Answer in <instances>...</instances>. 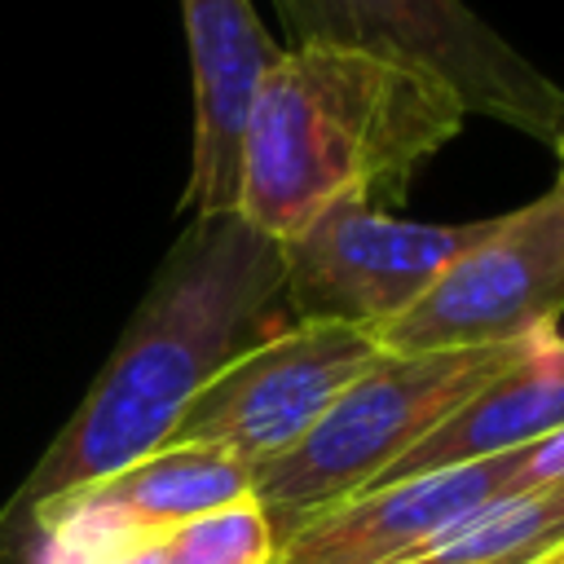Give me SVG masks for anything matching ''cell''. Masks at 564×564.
I'll list each match as a JSON object with an SVG mask.
<instances>
[{"mask_svg": "<svg viewBox=\"0 0 564 564\" xmlns=\"http://www.w3.org/2000/svg\"><path fill=\"white\" fill-rule=\"evenodd\" d=\"M564 427V335H538L533 348L485 383L467 405H458L432 436H423L405 458H397L370 489L427 476L441 467H463L524 449Z\"/></svg>", "mask_w": 564, "mask_h": 564, "instance_id": "cell-11", "label": "cell"}, {"mask_svg": "<svg viewBox=\"0 0 564 564\" xmlns=\"http://www.w3.org/2000/svg\"><path fill=\"white\" fill-rule=\"evenodd\" d=\"M529 348L533 339L494 348L379 352L304 432V441L251 467V502L269 520L273 546L313 516L366 494L397 458H405Z\"/></svg>", "mask_w": 564, "mask_h": 564, "instance_id": "cell-3", "label": "cell"}, {"mask_svg": "<svg viewBox=\"0 0 564 564\" xmlns=\"http://www.w3.org/2000/svg\"><path fill=\"white\" fill-rule=\"evenodd\" d=\"M370 330L286 322L238 352L176 419L163 445H207L247 471L286 454L330 401L379 357Z\"/></svg>", "mask_w": 564, "mask_h": 564, "instance_id": "cell-7", "label": "cell"}, {"mask_svg": "<svg viewBox=\"0 0 564 564\" xmlns=\"http://www.w3.org/2000/svg\"><path fill=\"white\" fill-rule=\"evenodd\" d=\"M463 123L467 106L423 70L335 44H282L247 106L234 212L273 242L339 198L392 212Z\"/></svg>", "mask_w": 564, "mask_h": 564, "instance_id": "cell-2", "label": "cell"}, {"mask_svg": "<svg viewBox=\"0 0 564 564\" xmlns=\"http://www.w3.org/2000/svg\"><path fill=\"white\" fill-rule=\"evenodd\" d=\"M172 564H269L273 529L251 498L194 516L163 533Z\"/></svg>", "mask_w": 564, "mask_h": 564, "instance_id": "cell-13", "label": "cell"}, {"mask_svg": "<svg viewBox=\"0 0 564 564\" xmlns=\"http://www.w3.org/2000/svg\"><path fill=\"white\" fill-rule=\"evenodd\" d=\"M494 220L419 225L366 203L322 207L282 251V304L291 322H335L383 330L414 308L427 286L489 234Z\"/></svg>", "mask_w": 564, "mask_h": 564, "instance_id": "cell-5", "label": "cell"}, {"mask_svg": "<svg viewBox=\"0 0 564 564\" xmlns=\"http://www.w3.org/2000/svg\"><path fill=\"white\" fill-rule=\"evenodd\" d=\"M106 564H172V555H167L163 538H150V542H137V546H128V551L110 555Z\"/></svg>", "mask_w": 564, "mask_h": 564, "instance_id": "cell-14", "label": "cell"}, {"mask_svg": "<svg viewBox=\"0 0 564 564\" xmlns=\"http://www.w3.org/2000/svg\"><path fill=\"white\" fill-rule=\"evenodd\" d=\"M502 494H520L516 449L366 489L286 533L269 564H397Z\"/></svg>", "mask_w": 564, "mask_h": 564, "instance_id": "cell-9", "label": "cell"}, {"mask_svg": "<svg viewBox=\"0 0 564 564\" xmlns=\"http://www.w3.org/2000/svg\"><path fill=\"white\" fill-rule=\"evenodd\" d=\"M194 70V154L181 212L220 216L238 203V141L260 75L282 44L264 31L251 0H181Z\"/></svg>", "mask_w": 564, "mask_h": 564, "instance_id": "cell-10", "label": "cell"}, {"mask_svg": "<svg viewBox=\"0 0 564 564\" xmlns=\"http://www.w3.org/2000/svg\"><path fill=\"white\" fill-rule=\"evenodd\" d=\"M564 555V485L502 494L397 564H551Z\"/></svg>", "mask_w": 564, "mask_h": 564, "instance_id": "cell-12", "label": "cell"}, {"mask_svg": "<svg viewBox=\"0 0 564 564\" xmlns=\"http://www.w3.org/2000/svg\"><path fill=\"white\" fill-rule=\"evenodd\" d=\"M291 44H335L441 79L467 115L542 145L564 132V88L520 57L463 0H273Z\"/></svg>", "mask_w": 564, "mask_h": 564, "instance_id": "cell-4", "label": "cell"}, {"mask_svg": "<svg viewBox=\"0 0 564 564\" xmlns=\"http://www.w3.org/2000/svg\"><path fill=\"white\" fill-rule=\"evenodd\" d=\"M282 304V251L238 212L194 216L163 256L79 410L0 511V564H18L31 520L163 449L189 401L256 339Z\"/></svg>", "mask_w": 564, "mask_h": 564, "instance_id": "cell-1", "label": "cell"}, {"mask_svg": "<svg viewBox=\"0 0 564 564\" xmlns=\"http://www.w3.org/2000/svg\"><path fill=\"white\" fill-rule=\"evenodd\" d=\"M555 154H560V181H555V189L564 194V132L555 137Z\"/></svg>", "mask_w": 564, "mask_h": 564, "instance_id": "cell-15", "label": "cell"}, {"mask_svg": "<svg viewBox=\"0 0 564 564\" xmlns=\"http://www.w3.org/2000/svg\"><path fill=\"white\" fill-rule=\"evenodd\" d=\"M564 313V194L546 189L529 207L494 216L427 295L375 330L383 352L494 348L551 335Z\"/></svg>", "mask_w": 564, "mask_h": 564, "instance_id": "cell-6", "label": "cell"}, {"mask_svg": "<svg viewBox=\"0 0 564 564\" xmlns=\"http://www.w3.org/2000/svg\"><path fill=\"white\" fill-rule=\"evenodd\" d=\"M251 498V471L207 445H163L57 502H48L18 564H106L167 529Z\"/></svg>", "mask_w": 564, "mask_h": 564, "instance_id": "cell-8", "label": "cell"}]
</instances>
